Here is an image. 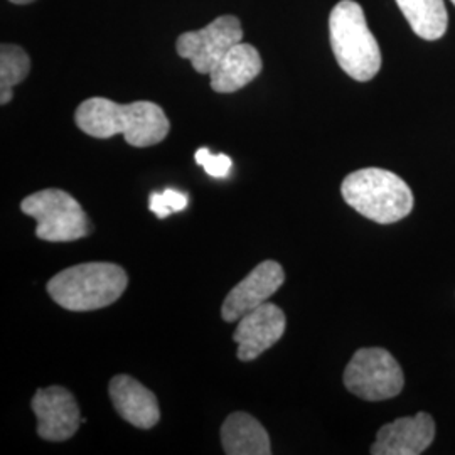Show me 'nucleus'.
I'll return each mask as SVG.
<instances>
[{"label": "nucleus", "mask_w": 455, "mask_h": 455, "mask_svg": "<svg viewBox=\"0 0 455 455\" xmlns=\"http://www.w3.org/2000/svg\"><path fill=\"white\" fill-rule=\"evenodd\" d=\"M287 319L283 310L272 302L243 315L235 329L233 339L238 342V358L253 361L270 349L285 332Z\"/></svg>", "instance_id": "9d476101"}, {"label": "nucleus", "mask_w": 455, "mask_h": 455, "mask_svg": "<svg viewBox=\"0 0 455 455\" xmlns=\"http://www.w3.org/2000/svg\"><path fill=\"white\" fill-rule=\"evenodd\" d=\"M75 122L80 131L95 139H110L122 133L132 147L161 144L171 131L169 118L152 101L120 105L108 98H88L76 108Z\"/></svg>", "instance_id": "f257e3e1"}, {"label": "nucleus", "mask_w": 455, "mask_h": 455, "mask_svg": "<svg viewBox=\"0 0 455 455\" xmlns=\"http://www.w3.org/2000/svg\"><path fill=\"white\" fill-rule=\"evenodd\" d=\"M410 28L427 41L440 39L449 26L443 0H396Z\"/></svg>", "instance_id": "2eb2a0df"}, {"label": "nucleus", "mask_w": 455, "mask_h": 455, "mask_svg": "<svg viewBox=\"0 0 455 455\" xmlns=\"http://www.w3.org/2000/svg\"><path fill=\"white\" fill-rule=\"evenodd\" d=\"M221 443L228 455L272 454L270 437L261 423L243 411L231 413L221 427Z\"/></svg>", "instance_id": "4468645a"}, {"label": "nucleus", "mask_w": 455, "mask_h": 455, "mask_svg": "<svg viewBox=\"0 0 455 455\" xmlns=\"http://www.w3.org/2000/svg\"><path fill=\"white\" fill-rule=\"evenodd\" d=\"M403 371L387 349L364 347L355 353L344 371L346 388L368 402H381L403 390Z\"/></svg>", "instance_id": "423d86ee"}, {"label": "nucleus", "mask_w": 455, "mask_h": 455, "mask_svg": "<svg viewBox=\"0 0 455 455\" xmlns=\"http://www.w3.org/2000/svg\"><path fill=\"white\" fill-rule=\"evenodd\" d=\"M435 437L434 419L420 411L415 417L398 419L383 425L371 445L373 455H419L425 452Z\"/></svg>", "instance_id": "9b49d317"}, {"label": "nucleus", "mask_w": 455, "mask_h": 455, "mask_svg": "<svg viewBox=\"0 0 455 455\" xmlns=\"http://www.w3.org/2000/svg\"><path fill=\"white\" fill-rule=\"evenodd\" d=\"M31 407L37 417V434L48 442L71 439L83 423L75 396L63 387L36 391Z\"/></svg>", "instance_id": "6e6552de"}, {"label": "nucleus", "mask_w": 455, "mask_h": 455, "mask_svg": "<svg viewBox=\"0 0 455 455\" xmlns=\"http://www.w3.org/2000/svg\"><path fill=\"white\" fill-rule=\"evenodd\" d=\"M24 214L36 220L37 238L51 243L75 242L90 235V220L80 203L61 189H43L20 203Z\"/></svg>", "instance_id": "39448f33"}, {"label": "nucleus", "mask_w": 455, "mask_h": 455, "mask_svg": "<svg viewBox=\"0 0 455 455\" xmlns=\"http://www.w3.org/2000/svg\"><path fill=\"white\" fill-rule=\"evenodd\" d=\"M127 285L129 276L122 267L92 261L56 274L48 282V293L63 309L90 312L115 304Z\"/></svg>", "instance_id": "f03ea898"}, {"label": "nucleus", "mask_w": 455, "mask_h": 455, "mask_svg": "<svg viewBox=\"0 0 455 455\" xmlns=\"http://www.w3.org/2000/svg\"><path fill=\"white\" fill-rule=\"evenodd\" d=\"M110 398L118 415L137 428L148 430L161 420V411L156 395L132 378L118 374L110 381Z\"/></svg>", "instance_id": "f8f14e48"}, {"label": "nucleus", "mask_w": 455, "mask_h": 455, "mask_svg": "<svg viewBox=\"0 0 455 455\" xmlns=\"http://www.w3.org/2000/svg\"><path fill=\"white\" fill-rule=\"evenodd\" d=\"M164 196H165V199H167V203H169V206H171L172 212H178L186 210V206H188V197L182 195V193H178V191H174V189H167V191H164Z\"/></svg>", "instance_id": "6ab92c4d"}, {"label": "nucleus", "mask_w": 455, "mask_h": 455, "mask_svg": "<svg viewBox=\"0 0 455 455\" xmlns=\"http://www.w3.org/2000/svg\"><path fill=\"white\" fill-rule=\"evenodd\" d=\"M285 282V272L280 263L274 260L261 261L248 276L228 293L221 317L227 323H238L248 312L263 306Z\"/></svg>", "instance_id": "1a4fd4ad"}, {"label": "nucleus", "mask_w": 455, "mask_h": 455, "mask_svg": "<svg viewBox=\"0 0 455 455\" xmlns=\"http://www.w3.org/2000/svg\"><path fill=\"white\" fill-rule=\"evenodd\" d=\"M260 52L248 43H238L210 75L216 93H235L260 75Z\"/></svg>", "instance_id": "ddd939ff"}, {"label": "nucleus", "mask_w": 455, "mask_h": 455, "mask_svg": "<svg viewBox=\"0 0 455 455\" xmlns=\"http://www.w3.org/2000/svg\"><path fill=\"white\" fill-rule=\"evenodd\" d=\"M31 71L28 52L16 44L4 43L0 48V103L7 105L14 97V86L24 82Z\"/></svg>", "instance_id": "dca6fc26"}, {"label": "nucleus", "mask_w": 455, "mask_h": 455, "mask_svg": "<svg viewBox=\"0 0 455 455\" xmlns=\"http://www.w3.org/2000/svg\"><path fill=\"white\" fill-rule=\"evenodd\" d=\"M452 4H454V5H455V0H452Z\"/></svg>", "instance_id": "412c9836"}, {"label": "nucleus", "mask_w": 455, "mask_h": 455, "mask_svg": "<svg viewBox=\"0 0 455 455\" xmlns=\"http://www.w3.org/2000/svg\"><path fill=\"white\" fill-rule=\"evenodd\" d=\"M148 203H150V206H148L150 212H156L159 218H167L169 214L174 212L171 210V206H169V203H167L164 193H152Z\"/></svg>", "instance_id": "a211bd4d"}, {"label": "nucleus", "mask_w": 455, "mask_h": 455, "mask_svg": "<svg viewBox=\"0 0 455 455\" xmlns=\"http://www.w3.org/2000/svg\"><path fill=\"white\" fill-rule=\"evenodd\" d=\"M243 41V29L240 19L221 16L199 31H189L178 37V54L189 60L201 75H212L228 52Z\"/></svg>", "instance_id": "0eeeda50"}, {"label": "nucleus", "mask_w": 455, "mask_h": 455, "mask_svg": "<svg viewBox=\"0 0 455 455\" xmlns=\"http://www.w3.org/2000/svg\"><path fill=\"white\" fill-rule=\"evenodd\" d=\"M344 201L379 225L396 223L413 210V193L405 180L387 169H359L342 180Z\"/></svg>", "instance_id": "7ed1b4c3"}, {"label": "nucleus", "mask_w": 455, "mask_h": 455, "mask_svg": "<svg viewBox=\"0 0 455 455\" xmlns=\"http://www.w3.org/2000/svg\"><path fill=\"white\" fill-rule=\"evenodd\" d=\"M329 34L342 71L356 82L373 80L381 68V51L358 2L341 0L331 11Z\"/></svg>", "instance_id": "20e7f679"}, {"label": "nucleus", "mask_w": 455, "mask_h": 455, "mask_svg": "<svg viewBox=\"0 0 455 455\" xmlns=\"http://www.w3.org/2000/svg\"><path fill=\"white\" fill-rule=\"evenodd\" d=\"M9 2L17 4V5H26V4H31V2H34V0H9Z\"/></svg>", "instance_id": "aec40b11"}, {"label": "nucleus", "mask_w": 455, "mask_h": 455, "mask_svg": "<svg viewBox=\"0 0 455 455\" xmlns=\"http://www.w3.org/2000/svg\"><path fill=\"white\" fill-rule=\"evenodd\" d=\"M196 163L199 164V165H203L204 167V171L212 176V178H218V180H221V178H227L228 172H229V169H231V159L225 156V154H218V156H214L212 154L208 148H199L197 152H196L195 156Z\"/></svg>", "instance_id": "f3484780"}]
</instances>
